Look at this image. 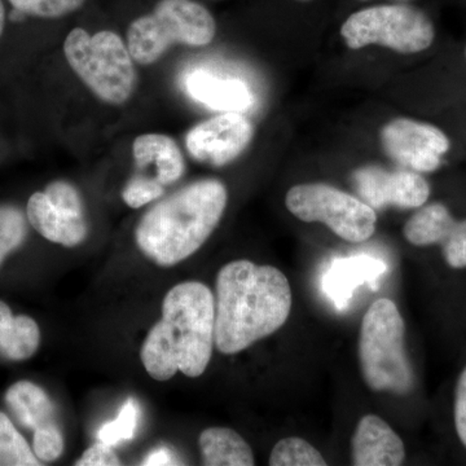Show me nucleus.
Masks as SVG:
<instances>
[{"mask_svg": "<svg viewBox=\"0 0 466 466\" xmlns=\"http://www.w3.org/2000/svg\"><path fill=\"white\" fill-rule=\"evenodd\" d=\"M216 348L235 355L280 329L290 315L287 276L250 260L227 263L217 276Z\"/></svg>", "mask_w": 466, "mask_h": 466, "instance_id": "f257e3e1", "label": "nucleus"}, {"mask_svg": "<svg viewBox=\"0 0 466 466\" xmlns=\"http://www.w3.org/2000/svg\"><path fill=\"white\" fill-rule=\"evenodd\" d=\"M216 299L207 285L187 281L175 285L162 302V319L150 328L140 358L156 381L175 373L200 377L216 346Z\"/></svg>", "mask_w": 466, "mask_h": 466, "instance_id": "f03ea898", "label": "nucleus"}, {"mask_svg": "<svg viewBox=\"0 0 466 466\" xmlns=\"http://www.w3.org/2000/svg\"><path fill=\"white\" fill-rule=\"evenodd\" d=\"M228 195L219 180L189 184L150 208L135 231L137 247L158 266L189 258L208 241L225 214Z\"/></svg>", "mask_w": 466, "mask_h": 466, "instance_id": "7ed1b4c3", "label": "nucleus"}, {"mask_svg": "<svg viewBox=\"0 0 466 466\" xmlns=\"http://www.w3.org/2000/svg\"><path fill=\"white\" fill-rule=\"evenodd\" d=\"M403 318L392 300L377 299L363 321L359 337L361 375L373 391L408 394L413 388V370L404 345Z\"/></svg>", "mask_w": 466, "mask_h": 466, "instance_id": "20e7f679", "label": "nucleus"}, {"mask_svg": "<svg viewBox=\"0 0 466 466\" xmlns=\"http://www.w3.org/2000/svg\"><path fill=\"white\" fill-rule=\"evenodd\" d=\"M217 34L216 18L195 0H159L153 11L137 17L127 30L134 61L150 66L175 45L204 47Z\"/></svg>", "mask_w": 466, "mask_h": 466, "instance_id": "39448f33", "label": "nucleus"}, {"mask_svg": "<svg viewBox=\"0 0 466 466\" xmlns=\"http://www.w3.org/2000/svg\"><path fill=\"white\" fill-rule=\"evenodd\" d=\"M64 54L76 75L100 100L122 106L133 96L137 69L118 34L104 30L90 35L76 27L67 34Z\"/></svg>", "mask_w": 466, "mask_h": 466, "instance_id": "423d86ee", "label": "nucleus"}, {"mask_svg": "<svg viewBox=\"0 0 466 466\" xmlns=\"http://www.w3.org/2000/svg\"><path fill=\"white\" fill-rule=\"evenodd\" d=\"M341 35L351 50L377 45L400 54H416L431 47L435 29L421 9L408 5H383L352 14L343 23Z\"/></svg>", "mask_w": 466, "mask_h": 466, "instance_id": "0eeeda50", "label": "nucleus"}, {"mask_svg": "<svg viewBox=\"0 0 466 466\" xmlns=\"http://www.w3.org/2000/svg\"><path fill=\"white\" fill-rule=\"evenodd\" d=\"M285 205L299 220L324 223L346 241H367L376 231L375 208L328 184L306 183L291 187Z\"/></svg>", "mask_w": 466, "mask_h": 466, "instance_id": "6e6552de", "label": "nucleus"}, {"mask_svg": "<svg viewBox=\"0 0 466 466\" xmlns=\"http://www.w3.org/2000/svg\"><path fill=\"white\" fill-rule=\"evenodd\" d=\"M383 150L392 161L416 173H431L450 150L447 135L433 125L395 118L381 130Z\"/></svg>", "mask_w": 466, "mask_h": 466, "instance_id": "1a4fd4ad", "label": "nucleus"}, {"mask_svg": "<svg viewBox=\"0 0 466 466\" xmlns=\"http://www.w3.org/2000/svg\"><path fill=\"white\" fill-rule=\"evenodd\" d=\"M254 127L242 113L227 112L211 116L189 130L186 147L196 161L225 167L249 147Z\"/></svg>", "mask_w": 466, "mask_h": 466, "instance_id": "9d476101", "label": "nucleus"}, {"mask_svg": "<svg viewBox=\"0 0 466 466\" xmlns=\"http://www.w3.org/2000/svg\"><path fill=\"white\" fill-rule=\"evenodd\" d=\"M360 198L373 208L394 205L403 208H421L431 196L428 182L412 170L386 171L364 167L354 174Z\"/></svg>", "mask_w": 466, "mask_h": 466, "instance_id": "9b49d317", "label": "nucleus"}, {"mask_svg": "<svg viewBox=\"0 0 466 466\" xmlns=\"http://www.w3.org/2000/svg\"><path fill=\"white\" fill-rule=\"evenodd\" d=\"M352 464L398 466L406 459L403 441L390 425L376 415L361 417L351 441Z\"/></svg>", "mask_w": 466, "mask_h": 466, "instance_id": "f8f14e48", "label": "nucleus"}, {"mask_svg": "<svg viewBox=\"0 0 466 466\" xmlns=\"http://www.w3.org/2000/svg\"><path fill=\"white\" fill-rule=\"evenodd\" d=\"M187 94L198 103L219 112H248L256 103L249 86L240 79L222 78L207 70H193L184 78Z\"/></svg>", "mask_w": 466, "mask_h": 466, "instance_id": "ddd939ff", "label": "nucleus"}, {"mask_svg": "<svg viewBox=\"0 0 466 466\" xmlns=\"http://www.w3.org/2000/svg\"><path fill=\"white\" fill-rule=\"evenodd\" d=\"M27 219L46 240L73 248L82 244L88 235L86 216H76L52 204L45 192H35L27 201Z\"/></svg>", "mask_w": 466, "mask_h": 466, "instance_id": "4468645a", "label": "nucleus"}, {"mask_svg": "<svg viewBox=\"0 0 466 466\" xmlns=\"http://www.w3.org/2000/svg\"><path fill=\"white\" fill-rule=\"evenodd\" d=\"M386 271L382 260L370 256H355L334 260L325 271L321 285L328 299L339 309L348 308L352 294L363 284H375Z\"/></svg>", "mask_w": 466, "mask_h": 466, "instance_id": "2eb2a0df", "label": "nucleus"}, {"mask_svg": "<svg viewBox=\"0 0 466 466\" xmlns=\"http://www.w3.org/2000/svg\"><path fill=\"white\" fill-rule=\"evenodd\" d=\"M133 153L137 168L155 167L156 179L164 187L179 180L186 170L182 150L167 135H140L135 139Z\"/></svg>", "mask_w": 466, "mask_h": 466, "instance_id": "dca6fc26", "label": "nucleus"}, {"mask_svg": "<svg viewBox=\"0 0 466 466\" xmlns=\"http://www.w3.org/2000/svg\"><path fill=\"white\" fill-rule=\"evenodd\" d=\"M5 403L21 425L27 429L57 424L56 408L41 386L30 381L14 383L5 392Z\"/></svg>", "mask_w": 466, "mask_h": 466, "instance_id": "f3484780", "label": "nucleus"}, {"mask_svg": "<svg viewBox=\"0 0 466 466\" xmlns=\"http://www.w3.org/2000/svg\"><path fill=\"white\" fill-rule=\"evenodd\" d=\"M41 345V330L26 315L14 317L7 303L0 300V355L8 360L30 359Z\"/></svg>", "mask_w": 466, "mask_h": 466, "instance_id": "a211bd4d", "label": "nucleus"}, {"mask_svg": "<svg viewBox=\"0 0 466 466\" xmlns=\"http://www.w3.org/2000/svg\"><path fill=\"white\" fill-rule=\"evenodd\" d=\"M202 464L208 466H251L253 451L238 431L229 428H208L200 438Z\"/></svg>", "mask_w": 466, "mask_h": 466, "instance_id": "6ab92c4d", "label": "nucleus"}, {"mask_svg": "<svg viewBox=\"0 0 466 466\" xmlns=\"http://www.w3.org/2000/svg\"><path fill=\"white\" fill-rule=\"evenodd\" d=\"M455 222L443 204H431L420 208L404 226V236L416 247L440 245L444 232Z\"/></svg>", "mask_w": 466, "mask_h": 466, "instance_id": "aec40b11", "label": "nucleus"}, {"mask_svg": "<svg viewBox=\"0 0 466 466\" xmlns=\"http://www.w3.org/2000/svg\"><path fill=\"white\" fill-rule=\"evenodd\" d=\"M36 458L14 422L5 412H0V466H39Z\"/></svg>", "mask_w": 466, "mask_h": 466, "instance_id": "412c9836", "label": "nucleus"}, {"mask_svg": "<svg viewBox=\"0 0 466 466\" xmlns=\"http://www.w3.org/2000/svg\"><path fill=\"white\" fill-rule=\"evenodd\" d=\"M272 466H324L327 461L314 446L302 438L279 441L269 456Z\"/></svg>", "mask_w": 466, "mask_h": 466, "instance_id": "4be33fe9", "label": "nucleus"}, {"mask_svg": "<svg viewBox=\"0 0 466 466\" xmlns=\"http://www.w3.org/2000/svg\"><path fill=\"white\" fill-rule=\"evenodd\" d=\"M26 235L23 211L12 205H0V267L12 251L24 244Z\"/></svg>", "mask_w": 466, "mask_h": 466, "instance_id": "5701e85b", "label": "nucleus"}, {"mask_svg": "<svg viewBox=\"0 0 466 466\" xmlns=\"http://www.w3.org/2000/svg\"><path fill=\"white\" fill-rule=\"evenodd\" d=\"M139 417V403L134 398H130L122 406L115 421L106 422L101 426L97 438L103 443L112 447L122 443V441H131L137 434Z\"/></svg>", "mask_w": 466, "mask_h": 466, "instance_id": "b1692460", "label": "nucleus"}, {"mask_svg": "<svg viewBox=\"0 0 466 466\" xmlns=\"http://www.w3.org/2000/svg\"><path fill=\"white\" fill-rule=\"evenodd\" d=\"M12 7L25 16L58 18L84 7L86 0H8Z\"/></svg>", "mask_w": 466, "mask_h": 466, "instance_id": "393cba45", "label": "nucleus"}, {"mask_svg": "<svg viewBox=\"0 0 466 466\" xmlns=\"http://www.w3.org/2000/svg\"><path fill=\"white\" fill-rule=\"evenodd\" d=\"M447 265L452 268L466 267V219L453 222L440 242Z\"/></svg>", "mask_w": 466, "mask_h": 466, "instance_id": "a878e982", "label": "nucleus"}, {"mask_svg": "<svg viewBox=\"0 0 466 466\" xmlns=\"http://www.w3.org/2000/svg\"><path fill=\"white\" fill-rule=\"evenodd\" d=\"M33 451L41 461H55L63 455L64 437L57 424L34 431Z\"/></svg>", "mask_w": 466, "mask_h": 466, "instance_id": "bb28decb", "label": "nucleus"}, {"mask_svg": "<svg viewBox=\"0 0 466 466\" xmlns=\"http://www.w3.org/2000/svg\"><path fill=\"white\" fill-rule=\"evenodd\" d=\"M164 192V186L161 184L140 177V175H135L133 179L126 184L122 198L128 207L139 208L149 202L158 200Z\"/></svg>", "mask_w": 466, "mask_h": 466, "instance_id": "cd10ccee", "label": "nucleus"}, {"mask_svg": "<svg viewBox=\"0 0 466 466\" xmlns=\"http://www.w3.org/2000/svg\"><path fill=\"white\" fill-rule=\"evenodd\" d=\"M76 466H118L121 465L118 456L109 444L97 441L90 449L86 450L82 458L76 462Z\"/></svg>", "mask_w": 466, "mask_h": 466, "instance_id": "c85d7f7f", "label": "nucleus"}, {"mask_svg": "<svg viewBox=\"0 0 466 466\" xmlns=\"http://www.w3.org/2000/svg\"><path fill=\"white\" fill-rule=\"evenodd\" d=\"M455 426L460 441L466 449V367L459 377L455 392Z\"/></svg>", "mask_w": 466, "mask_h": 466, "instance_id": "c756f323", "label": "nucleus"}, {"mask_svg": "<svg viewBox=\"0 0 466 466\" xmlns=\"http://www.w3.org/2000/svg\"><path fill=\"white\" fill-rule=\"evenodd\" d=\"M177 456L174 455L173 451L167 449L153 450L148 455L144 458L142 465L146 466H157V465H179Z\"/></svg>", "mask_w": 466, "mask_h": 466, "instance_id": "7c9ffc66", "label": "nucleus"}, {"mask_svg": "<svg viewBox=\"0 0 466 466\" xmlns=\"http://www.w3.org/2000/svg\"><path fill=\"white\" fill-rule=\"evenodd\" d=\"M5 5H3L2 0H0V36H2L3 32H5Z\"/></svg>", "mask_w": 466, "mask_h": 466, "instance_id": "2f4dec72", "label": "nucleus"}, {"mask_svg": "<svg viewBox=\"0 0 466 466\" xmlns=\"http://www.w3.org/2000/svg\"><path fill=\"white\" fill-rule=\"evenodd\" d=\"M299 2H309V0H299Z\"/></svg>", "mask_w": 466, "mask_h": 466, "instance_id": "473e14b6", "label": "nucleus"}, {"mask_svg": "<svg viewBox=\"0 0 466 466\" xmlns=\"http://www.w3.org/2000/svg\"><path fill=\"white\" fill-rule=\"evenodd\" d=\"M465 57H466V50H465Z\"/></svg>", "mask_w": 466, "mask_h": 466, "instance_id": "72a5a7b5", "label": "nucleus"}]
</instances>
